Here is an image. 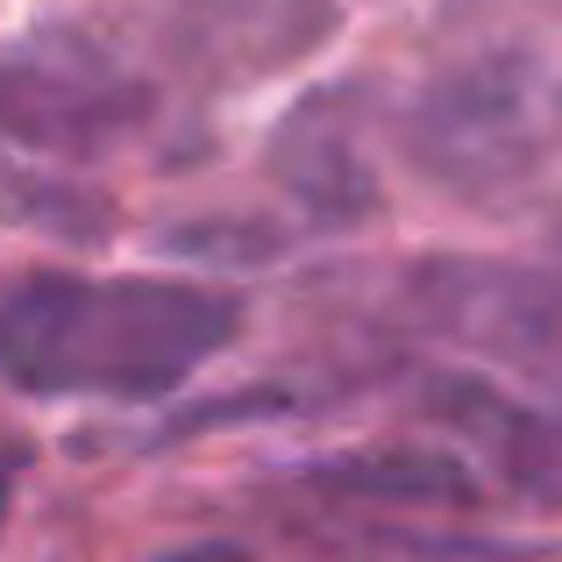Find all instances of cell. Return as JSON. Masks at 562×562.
I'll list each match as a JSON object with an SVG mask.
<instances>
[{
    "mask_svg": "<svg viewBox=\"0 0 562 562\" xmlns=\"http://www.w3.org/2000/svg\"><path fill=\"white\" fill-rule=\"evenodd\" d=\"M292 235L271 221H235V214H206V221H179L165 228V249L186 263H271L285 257Z\"/></svg>",
    "mask_w": 562,
    "mask_h": 562,
    "instance_id": "obj_9",
    "label": "cell"
},
{
    "mask_svg": "<svg viewBox=\"0 0 562 562\" xmlns=\"http://www.w3.org/2000/svg\"><path fill=\"white\" fill-rule=\"evenodd\" d=\"M243 335V300L200 278H0V384L29 398L150 406L192 384Z\"/></svg>",
    "mask_w": 562,
    "mask_h": 562,
    "instance_id": "obj_1",
    "label": "cell"
},
{
    "mask_svg": "<svg viewBox=\"0 0 562 562\" xmlns=\"http://www.w3.org/2000/svg\"><path fill=\"white\" fill-rule=\"evenodd\" d=\"M398 157L441 200H520L562 165V57L541 43H477L435 65L398 108Z\"/></svg>",
    "mask_w": 562,
    "mask_h": 562,
    "instance_id": "obj_2",
    "label": "cell"
},
{
    "mask_svg": "<svg viewBox=\"0 0 562 562\" xmlns=\"http://www.w3.org/2000/svg\"><path fill=\"white\" fill-rule=\"evenodd\" d=\"M263 171L314 228L349 235L384 214V179H378L371 143H363L357 86H321V93L292 100L278 114L271 143H263Z\"/></svg>",
    "mask_w": 562,
    "mask_h": 562,
    "instance_id": "obj_6",
    "label": "cell"
},
{
    "mask_svg": "<svg viewBox=\"0 0 562 562\" xmlns=\"http://www.w3.org/2000/svg\"><path fill=\"white\" fill-rule=\"evenodd\" d=\"M342 36V0H165L157 57L192 86H257Z\"/></svg>",
    "mask_w": 562,
    "mask_h": 562,
    "instance_id": "obj_5",
    "label": "cell"
},
{
    "mask_svg": "<svg viewBox=\"0 0 562 562\" xmlns=\"http://www.w3.org/2000/svg\"><path fill=\"white\" fill-rule=\"evenodd\" d=\"M398 300L435 342L463 349L477 378H506L520 406L562 427V271L506 257H420Z\"/></svg>",
    "mask_w": 562,
    "mask_h": 562,
    "instance_id": "obj_3",
    "label": "cell"
},
{
    "mask_svg": "<svg viewBox=\"0 0 562 562\" xmlns=\"http://www.w3.org/2000/svg\"><path fill=\"white\" fill-rule=\"evenodd\" d=\"M300 484L328 506H371V513H477L484 506V477L470 470V456L406 449V441L314 456V463H300Z\"/></svg>",
    "mask_w": 562,
    "mask_h": 562,
    "instance_id": "obj_7",
    "label": "cell"
},
{
    "mask_svg": "<svg viewBox=\"0 0 562 562\" xmlns=\"http://www.w3.org/2000/svg\"><path fill=\"white\" fill-rule=\"evenodd\" d=\"M157 562H249L235 541H192V549H171V555H157Z\"/></svg>",
    "mask_w": 562,
    "mask_h": 562,
    "instance_id": "obj_10",
    "label": "cell"
},
{
    "mask_svg": "<svg viewBox=\"0 0 562 562\" xmlns=\"http://www.w3.org/2000/svg\"><path fill=\"white\" fill-rule=\"evenodd\" d=\"M420 413H435L441 427H456V435H470V441H484V449L513 456V463L562 449V427L555 420H541L535 406L506 398L492 378H477V371H435V378L420 384Z\"/></svg>",
    "mask_w": 562,
    "mask_h": 562,
    "instance_id": "obj_8",
    "label": "cell"
},
{
    "mask_svg": "<svg viewBox=\"0 0 562 562\" xmlns=\"http://www.w3.org/2000/svg\"><path fill=\"white\" fill-rule=\"evenodd\" d=\"M8 506H14V484H8V470H0V527H8Z\"/></svg>",
    "mask_w": 562,
    "mask_h": 562,
    "instance_id": "obj_11",
    "label": "cell"
},
{
    "mask_svg": "<svg viewBox=\"0 0 562 562\" xmlns=\"http://www.w3.org/2000/svg\"><path fill=\"white\" fill-rule=\"evenodd\" d=\"M150 122H157V79L122 71L100 50L50 43V50L0 57V150L93 165V157L136 143Z\"/></svg>",
    "mask_w": 562,
    "mask_h": 562,
    "instance_id": "obj_4",
    "label": "cell"
},
{
    "mask_svg": "<svg viewBox=\"0 0 562 562\" xmlns=\"http://www.w3.org/2000/svg\"><path fill=\"white\" fill-rule=\"evenodd\" d=\"M555 249H562V214H555Z\"/></svg>",
    "mask_w": 562,
    "mask_h": 562,
    "instance_id": "obj_12",
    "label": "cell"
}]
</instances>
